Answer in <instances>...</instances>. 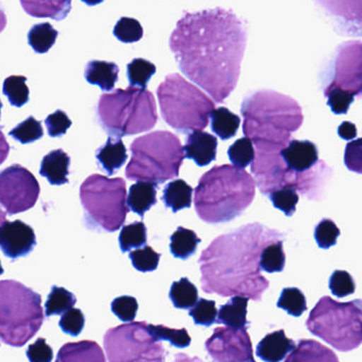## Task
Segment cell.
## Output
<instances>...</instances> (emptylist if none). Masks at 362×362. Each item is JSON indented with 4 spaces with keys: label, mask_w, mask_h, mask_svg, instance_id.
I'll return each instance as SVG.
<instances>
[{
    "label": "cell",
    "mask_w": 362,
    "mask_h": 362,
    "mask_svg": "<svg viewBox=\"0 0 362 362\" xmlns=\"http://www.w3.org/2000/svg\"><path fill=\"white\" fill-rule=\"evenodd\" d=\"M247 37V28L230 10L216 8L184 12L169 47L182 73L219 103L236 88Z\"/></svg>",
    "instance_id": "6da1fadb"
},
{
    "label": "cell",
    "mask_w": 362,
    "mask_h": 362,
    "mask_svg": "<svg viewBox=\"0 0 362 362\" xmlns=\"http://www.w3.org/2000/svg\"><path fill=\"white\" fill-rule=\"evenodd\" d=\"M279 240L284 234L257 222L217 237L198 260L203 291L260 302L270 285L260 272V257L264 247Z\"/></svg>",
    "instance_id": "7a4b0ae2"
},
{
    "label": "cell",
    "mask_w": 362,
    "mask_h": 362,
    "mask_svg": "<svg viewBox=\"0 0 362 362\" xmlns=\"http://www.w3.org/2000/svg\"><path fill=\"white\" fill-rule=\"evenodd\" d=\"M241 114L245 118L243 133L260 153H281L304 118L296 100L272 90L245 97Z\"/></svg>",
    "instance_id": "3957f363"
},
{
    "label": "cell",
    "mask_w": 362,
    "mask_h": 362,
    "mask_svg": "<svg viewBox=\"0 0 362 362\" xmlns=\"http://www.w3.org/2000/svg\"><path fill=\"white\" fill-rule=\"evenodd\" d=\"M251 175L232 165L215 166L201 177L194 190V207L201 220L218 224L239 217L253 202Z\"/></svg>",
    "instance_id": "277c9868"
},
{
    "label": "cell",
    "mask_w": 362,
    "mask_h": 362,
    "mask_svg": "<svg viewBox=\"0 0 362 362\" xmlns=\"http://www.w3.org/2000/svg\"><path fill=\"white\" fill-rule=\"evenodd\" d=\"M97 116L103 130L116 139L147 132L158 118L152 93L133 86L103 95L97 105Z\"/></svg>",
    "instance_id": "5b68a950"
},
{
    "label": "cell",
    "mask_w": 362,
    "mask_h": 362,
    "mask_svg": "<svg viewBox=\"0 0 362 362\" xmlns=\"http://www.w3.org/2000/svg\"><path fill=\"white\" fill-rule=\"evenodd\" d=\"M126 177L136 182H150L156 186L179 177L186 158L179 137L168 131H156L133 141Z\"/></svg>",
    "instance_id": "8992f818"
},
{
    "label": "cell",
    "mask_w": 362,
    "mask_h": 362,
    "mask_svg": "<svg viewBox=\"0 0 362 362\" xmlns=\"http://www.w3.org/2000/svg\"><path fill=\"white\" fill-rule=\"evenodd\" d=\"M156 93L165 122L182 134L204 130L216 110V103L179 74L167 76Z\"/></svg>",
    "instance_id": "52a82bcc"
},
{
    "label": "cell",
    "mask_w": 362,
    "mask_h": 362,
    "mask_svg": "<svg viewBox=\"0 0 362 362\" xmlns=\"http://www.w3.org/2000/svg\"><path fill=\"white\" fill-rule=\"evenodd\" d=\"M44 320L37 292L13 279L0 283V337L5 344L24 346L41 329Z\"/></svg>",
    "instance_id": "ba28073f"
},
{
    "label": "cell",
    "mask_w": 362,
    "mask_h": 362,
    "mask_svg": "<svg viewBox=\"0 0 362 362\" xmlns=\"http://www.w3.org/2000/svg\"><path fill=\"white\" fill-rule=\"evenodd\" d=\"M306 327L334 349L353 351L362 343V300L340 303L323 296L309 313Z\"/></svg>",
    "instance_id": "9c48e42d"
},
{
    "label": "cell",
    "mask_w": 362,
    "mask_h": 362,
    "mask_svg": "<svg viewBox=\"0 0 362 362\" xmlns=\"http://www.w3.org/2000/svg\"><path fill=\"white\" fill-rule=\"evenodd\" d=\"M84 209V223L88 230L113 233L126 221L129 206L126 182L122 177L110 179L90 175L80 187Z\"/></svg>",
    "instance_id": "30bf717a"
},
{
    "label": "cell",
    "mask_w": 362,
    "mask_h": 362,
    "mask_svg": "<svg viewBox=\"0 0 362 362\" xmlns=\"http://www.w3.org/2000/svg\"><path fill=\"white\" fill-rule=\"evenodd\" d=\"M252 173L255 175V182L262 194H269L274 190L284 187H292L302 194H306L309 199H315L322 189V184L332 177V170L322 164V166L315 173H293L290 170L288 175L285 173V163L281 158V153H260L256 152L255 160L252 163Z\"/></svg>",
    "instance_id": "8fae6325"
},
{
    "label": "cell",
    "mask_w": 362,
    "mask_h": 362,
    "mask_svg": "<svg viewBox=\"0 0 362 362\" xmlns=\"http://www.w3.org/2000/svg\"><path fill=\"white\" fill-rule=\"evenodd\" d=\"M147 322L110 328L103 338L109 362H166V349L148 330Z\"/></svg>",
    "instance_id": "7c38bea8"
},
{
    "label": "cell",
    "mask_w": 362,
    "mask_h": 362,
    "mask_svg": "<svg viewBox=\"0 0 362 362\" xmlns=\"http://www.w3.org/2000/svg\"><path fill=\"white\" fill-rule=\"evenodd\" d=\"M40 192L39 182L22 165H12L0 175V203L9 216L33 209Z\"/></svg>",
    "instance_id": "4fadbf2b"
},
{
    "label": "cell",
    "mask_w": 362,
    "mask_h": 362,
    "mask_svg": "<svg viewBox=\"0 0 362 362\" xmlns=\"http://www.w3.org/2000/svg\"><path fill=\"white\" fill-rule=\"evenodd\" d=\"M204 346L213 362H256L247 328H216Z\"/></svg>",
    "instance_id": "5bb4252c"
},
{
    "label": "cell",
    "mask_w": 362,
    "mask_h": 362,
    "mask_svg": "<svg viewBox=\"0 0 362 362\" xmlns=\"http://www.w3.org/2000/svg\"><path fill=\"white\" fill-rule=\"evenodd\" d=\"M362 88V42H347L338 48L334 61V79L325 92L342 88L360 95Z\"/></svg>",
    "instance_id": "9a60e30c"
},
{
    "label": "cell",
    "mask_w": 362,
    "mask_h": 362,
    "mask_svg": "<svg viewBox=\"0 0 362 362\" xmlns=\"http://www.w3.org/2000/svg\"><path fill=\"white\" fill-rule=\"evenodd\" d=\"M37 245L35 230L21 220L3 221L0 228V247L10 259L16 260L28 255Z\"/></svg>",
    "instance_id": "2e32d148"
},
{
    "label": "cell",
    "mask_w": 362,
    "mask_h": 362,
    "mask_svg": "<svg viewBox=\"0 0 362 362\" xmlns=\"http://www.w3.org/2000/svg\"><path fill=\"white\" fill-rule=\"evenodd\" d=\"M281 156L287 168L296 173H308L319 162L317 146L309 141L293 139L281 152Z\"/></svg>",
    "instance_id": "e0dca14e"
},
{
    "label": "cell",
    "mask_w": 362,
    "mask_h": 362,
    "mask_svg": "<svg viewBox=\"0 0 362 362\" xmlns=\"http://www.w3.org/2000/svg\"><path fill=\"white\" fill-rule=\"evenodd\" d=\"M217 146L216 136L204 131H196L186 137L184 150L186 158L194 160L198 166L204 167L216 160Z\"/></svg>",
    "instance_id": "ac0fdd59"
},
{
    "label": "cell",
    "mask_w": 362,
    "mask_h": 362,
    "mask_svg": "<svg viewBox=\"0 0 362 362\" xmlns=\"http://www.w3.org/2000/svg\"><path fill=\"white\" fill-rule=\"evenodd\" d=\"M283 329L267 334L256 347V355L264 362H281L296 347Z\"/></svg>",
    "instance_id": "d6986e66"
},
{
    "label": "cell",
    "mask_w": 362,
    "mask_h": 362,
    "mask_svg": "<svg viewBox=\"0 0 362 362\" xmlns=\"http://www.w3.org/2000/svg\"><path fill=\"white\" fill-rule=\"evenodd\" d=\"M56 362H107V359L98 343L84 340L63 345Z\"/></svg>",
    "instance_id": "ffe728a7"
},
{
    "label": "cell",
    "mask_w": 362,
    "mask_h": 362,
    "mask_svg": "<svg viewBox=\"0 0 362 362\" xmlns=\"http://www.w3.org/2000/svg\"><path fill=\"white\" fill-rule=\"evenodd\" d=\"M284 362H339L338 356L315 340L303 339Z\"/></svg>",
    "instance_id": "44dd1931"
},
{
    "label": "cell",
    "mask_w": 362,
    "mask_h": 362,
    "mask_svg": "<svg viewBox=\"0 0 362 362\" xmlns=\"http://www.w3.org/2000/svg\"><path fill=\"white\" fill-rule=\"evenodd\" d=\"M69 154L62 149L54 150L44 156L40 175L46 177L52 185H64L69 183Z\"/></svg>",
    "instance_id": "7402d4cb"
},
{
    "label": "cell",
    "mask_w": 362,
    "mask_h": 362,
    "mask_svg": "<svg viewBox=\"0 0 362 362\" xmlns=\"http://www.w3.org/2000/svg\"><path fill=\"white\" fill-rule=\"evenodd\" d=\"M96 158L107 175H115L128 160L127 148L122 139L109 137L105 145L97 150Z\"/></svg>",
    "instance_id": "603a6c76"
},
{
    "label": "cell",
    "mask_w": 362,
    "mask_h": 362,
    "mask_svg": "<svg viewBox=\"0 0 362 362\" xmlns=\"http://www.w3.org/2000/svg\"><path fill=\"white\" fill-rule=\"evenodd\" d=\"M119 76V67L113 62L93 60L88 62L84 71L86 81L92 86H97L105 90L111 92L114 90Z\"/></svg>",
    "instance_id": "cb8c5ba5"
},
{
    "label": "cell",
    "mask_w": 362,
    "mask_h": 362,
    "mask_svg": "<svg viewBox=\"0 0 362 362\" xmlns=\"http://www.w3.org/2000/svg\"><path fill=\"white\" fill-rule=\"evenodd\" d=\"M156 187L158 186L156 184L150 182H136L133 184L129 190L128 200H127L130 211L144 218L145 213H147L158 202Z\"/></svg>",
    "instance_id": "d4e9b609"
},
{
    "label": "cell",
    "mask_w": 362,
    "mask_h": 362,
    "mask_svg": "<svg viewBox=\"0 0 362 362\" xmlns=\"http://www.w3.org/2000/svg\"><path fill=\"white\" fill-rule=\"evenodd\" d=\"M247 302L249 298L245 296H233L226 305L220 307L218 313V324H223L230 328H249L247 321Z\"/></svg>",
    "instance_id": "484cf974"
},
{
    "label": "cell",
    "mask_w": 362,
    "mask_h": 362,
    "mask_svg": "<svg viewBox=\"0 0 362 362\" xmlns=\"http://www.w3.org/2000/svg\"><path fill=\"white\" fill-rule=\"evenodd\" d=\"M192 194L194 189L192 186L183 180L177 179L165 186L162 200L165 206L173 209V213H177L181 209L192 206Z\"/></svg>",
    "instance_id": "4316f807"
},
{
    "label": "cell",
    "mask_w": 362,
    "mask_h": 362,
    "mask_svg": "<svg viewBox=\"0 0 362 362\" xmlns=\"http://www.w3.org/2000/svg\"><path fill=\"white\" fill-rule=\"evenodd\" d=\"M211 130L222 141L234 137L241 124L240 117L224 107L216 109L211 113Z\"/></svg>",
    "instance_id": "83f0119b"
},
{
    "label": "cell",
    "mask_w": 362,
    "mask_h": 362,
    "mask_svg": "<svg viewBox=\"0 0 362 362\" xmlns=\"http://www.w3.org/2000/svg\"><path fill=\"white\" fill-rule=\"evenodd\" d=\"M201 239L194 230L179 226L170 237V252L177 259L186 260L196 253Z\"/></svg>",
    "instance_id": "f1b7e54d"
},
{
    "label": "cell",
    "mask_w": 362,
    "mask_h": 362,
    "mask_svg": "<svg viewBox=\"0 0 362 362\" xmlns=\"http://www.w3.org/2000/svg\"><path fill=\"white\" fill-rule=\"evenodd\" d=\"M169 298L175 308L190 310L198 303V289L189 279L182 277L180 281H173Z\"/></svg>",
    "instance_id": "f546056e"
},
{
    "label": "cell",
    "mask_w": 362,
    "mask_h": 362,
    "mask_svg": "<svg viewBox=\"0 0 362 362\" xmlns=\"http://www.w3.org/2000/svg\"><path fill=\"white\" fill-rule=\"evenodd\" d=\"M58 35V31L49 23H42L29 31L28 43L37 54H46L56 43Z\"/></svg>",
    "instance_id": "4dcf8cb0"
},
{
    "label": "cell",
    "mask_w": 362,
    "mask_h": 362,
    "mask_svg": "<svg viewBox=\"0 0 362 362\" xmlns=\"http://www.w3.org/2000/svg\"><path fill=\"white\" fill-rule=\"evenodd\" d=\"M77 298L69 290L58 286H52V291L45 303L46 317L63 315L74 308Z\"/></svg>",
    "instance_id": "1f68e13d"
},
{
    "label": "cell",
    "mask_w": 362,
    "mask_h": 362,
    "mask_svg": "<svg viewBox=\"0 0 362 362\" xmlns=\"http://www.w3.org/2000/svg\"><path fill=\"white\" fill-rule=\"evenodd\" d=\"M25 11L30 16H39V18H54V20H63L66 14L71 11V1H52V3H29V1H21Z\"/></svg>",
    "instance_id": "d6a6232c"
},
{
    "label": "cell",
    "mask_w": 362,
    "mask_h": 362,
    "mask_svg": "<svg viewBox=\"0 0 362 362\" xmlns=\"http://www.w3.org/2000/svg\"><path fill=\"white\" fill-rule=\"evenodd\" d=\"M119 247L122 253L132 249L145 247L147 243V228L144 222H133L124 226L119 234Z\"/></svg>",
    "instance_id": "836d02e7"
},
{
    "label": "cell",
    "mask_w": 362,
    "mask_h": 362,
    "mask_svg": "<svg viewBox=\"0 0 362 362\" xmlns=\"http://www.w3.org/2000/svg\"><path fill=\"white\" fill-rule=\"evenodd\" d=\"M156 71V67L153 63L145 59H134L127 66V75L130 86L147 90L148 82L153 77Z\"/></svg>",
    "instance_id": "e575fe53"
},
{
    "label": "cell",
    "mask_w": 362,
    "mask_h": 362,
    "mask_svg": "<svg viewBox=\"0 0 362 362\" xmlns=\"http://www.w3.org/2000/svg\"><path fill=\"white\" fill-rule=\"evenodd\" d=\"M24 76H10L4 82L3 92L9 99L10 105L22 107L29 101V88Z\"/></svg>",
    "instance_id": "d590c367"
},
{
    "label": "cell",
    "mask_w": 362,
    "mask_h": 362,
    "mask_svg": "<svg viewBox=\"0 0 362 362\" xmlns=\"http://www.w3.org/2000/svg\"><path fill=\"white\" fill-rule=\"evenodd\" d=\"M228 158L233 166L239 169H245L255 160L256 151L254 144L247 137L237 139L228 150Z\"/></svg>",
    "instance_id": "8d00e7d4"
},
{
    "label": "cell",
    "mask_w": 362,
    "mask_h": 362,
    "mask_svg": "<svg viewBox=\"0 0 362 362\" xmlns=\"http://www.w3.org/2000/svg\"><path fill=\"white\" fill-rule=\"evenodd\" d=\"M148 330L154 339L158 341H168L173 346L185 349L192 343V338L185 328L173 329L164 325H148Z\"/></svg>",
    "instance_id": "74e56055"
},
{
    "label": "cell",
    "mask_w": 362,
    "mask_h": 362,
    "mask_svg": "<svg viewBox=\"0 0 362 362\" xmlns=\"http://www.w3.org/2000/svg\"><path fill=\"white\" fill-rule=\"evenodd\" d=\"M283 240L275 241L264 247L260 257V268L268 273L281 272L285 269L286 255Z\"/></svg>",
    "instance_id": "f35d334b"
},
{
    "label": "cell",
    "mask_w": 362,
    "mask_h": 362,
    "mask_svg": "<svg viewBox=\"0 0 362 362\" xmlns=\"http://www.w3.org/2000/svg\"><path fill=\"white\" fill-rule=\"evenodd\" d=\"M277 307L284 309L288 315L300 317L307 310L306 298L298 288H285L279 296Z\"/></svg>",
    "instance_id": "ab89813d"
},
{
    "label": "cell",
    "mask_w": 362,
    "mask_h": 362,
    "mask_svg": "<svg viewBox=\"0 0 362 362\" xmlns=\"http://www.w3.org/2000/svg\"><path fill=\"white\" fill-rule=\"evenodd\" d=\"M9 135L23 145H27L41 139L44 136V130L41 122L30 116L10 131Z\"/></svg>",
    "instance_id": "60d3db41"
},
{
    "label": "cell",
    "mask_w": 362,
    "mask_h": 362,
    "mask_svg": "<svg viewBox=\"0 0 362 362\" xmlns=\"http://www.w3.org/2000/svg\"><path fill=\"white\" fill-rule=\"evenodd\" d=\"M113 33L122 43H136L144 37V29L135 18H122L116 23Z\"/></svg>",
    "instance_id": "b9f144b4"
},
{
    "label": "cell",
    "mask_w": 362,
    "mask_h": 362,
    "mask_svg": "<svg viewBox=\"0 0 362 362\" xmlns=\"http://www.w3.org/2000/svg\"><path fill=\"white\" fill-rule=\"evenodd\" d=\"M218 313L215 300L199 298L198 303L189 310L190 317L196 325L211 327L217 322Z\"/></svg>",
    "instance_id": "7bdbcfd3"
},
{
    "label": "cell",
    "mask_w": 362,
    "mask_h": 362,
    "mask_svg": "<svg viewBox=\"0 0 362 362\" xmlns=\"http://www.w3.org/2000/svg\"><path fill=\"white\" fill-rule=\"evenodd\" d=\"M269 199L274 205L275 209L283 211L287 217H291L296 213L298 194L294 188L284 187L274 190L269 194Z\"/></svg>",
    "instance_id": "ee69618b"
},
{
    "label": "cell",
    "mask_w": 362,
    "mask_h": 362,
    "mask_svg": "<svg viewBox=\"0 0 362 362\" xmlns=\"http://www.w3.org/2000/svg\"><path fill=\"white\" fill-rule=\"evenodd\" d=\"M131 262L133 267L141 272H151L156 270L160 262V254L156 253L151 247L145 245L141 249L130 252Z\"/></svg>",
    "instance_id": "f6af8a7d"
},
{
    "label": "cell",
    "mask_w": 362,
    "mask_h": 362,
    "mask_svg": "<svg viewBox=\"0 0 362 362\" xmlns=\"http://www.w3.org/2000/svg\"><path fill=\"white\" fill-rule=\"evenodd\" d=\"M339 236L340 230L332 220L323 219L315 226V239L321 249L327 250L336 245Z\"/></svg>",
    "instance_id": "bcb514c9"
},
{
    "label": "cell",
    "mask_w": 362,
    "mask_h": 362,
    "mask_svg": "<svg viewBox=\"0 0 362 362\" xmlns=\"http://www.w3.org/2000/svg\"><path fill=\"white\" fill-rule=\"evenodd\" d=\"M111 309L118 319L126 323H132L136 317L139 303L133 296H122L112 302Z\"/></svg>",
    "instance_id": "7dc6e473"
},
{
    "label": "cell",
    "mask_w": 362,
    "mask_h": 362,
    "mask_svg": "<svg viewBox=\"0 0 362 362\" xmlns=\"http://www.w3.org/2000/svg\"><path fill=\"white\" fill-rule=\"evenodd\" d=\"M329 289L337 298H344L355 292V281L346 271L336 270L330 276Z\"/></svg>",
    "instance_id": "c3c4849f"
},
{
    "label": "cell",
    "mask_w": 362,
    "mask_h": 362,
    "mask_svg": "<svg viewBox=\"0 0 362 362\" xmlns=\"http://www.w3.org/2000/svg\"><path fill=\"white\" fill-rule=\"evenodd\" d=\"M325 97L327 98V105L332 109V113L337 115L346 114L355 99V95L353 93L342 88H332L327 90L325 92Z\"/></svg>",
    "instance_id": "681fc988"
},
{
    "label": "cell",
    "mask_w": 362,
    "mask_h": 362,
    "mask_svg": "<svg viewBox=\"0 0 362 362\" xmlns=\"http://www.w3.org/2000/svg\"><path fill=\"white\" fill-rule=\"evenodd\" d=\"M86 324V317L80 309L73 308L65 313L59 322V326L65 334L77 337L81 334Z\"/></svg>",
    "instance_id": "f907efd6"
},
{
    "label": "cell",
    "mask_w": 362,
    "mask_h": 362,
    "mask_svg": "<svg viewBox=\"0 0 362 362\" xmlns=\"http://www.w3.org/2000/svg\"><path fill=\"white\" fill-rule=\"evenodd\" d=\"M344 164L349 170L362 173V137L349 141L345 147Z\"/></svg>",
    "instance_id": "816d5d0a"
},
{
    "label": "cell",
    "mask_w": 362,
    "mask_h": 362,
    "mask_svg": "<svg viewBox=\"0 0 362 362\" xmlns=\"http://www.w3.org/2000/svg\"><path fill=\"white\" fill-rule=\"evenodd\" d=\"M45 124L50 137H61L71 128L73 122L65 112L58 110L46 118Z\"/></svg>",
    "instance_id": "f5cc1de1"
},
{
    "label": "cell",
    "mask_w": 362,
    "mask_h": 362,
    "mask_svg": "<svg viewBox=\"0 0 362 362\" xmlns=\"http://www.w3.org/2000/svg\"><path fill=\"white\" fill-rule=\"evenodd\" d=\"M26 354L30 362H52L54 359V351L44 338H39L29 345Z\"/></svg>",
    "instance_id": "db71d44e"
},
{
    "label": "cell",
    "mask_w": 362,
    "mask_h": 362,
    "mask_svg": "<svg viewBox=\"0 0 362 362\" xmlns=\"http://www.w3.org/2000/svg\"><path fill=\"white\" fill-rule=\"evenodd\" d=\"M339 136L345 141H353L357 136V128L355 124L349 122H344L339 126Z\"/></svg>",
    "instance_id": "11a10c76"
},
{
    "label": "cell",
    "mask_w": 362,
    "mask_h": 362,
    "mask_svg": "<svg viewBox=\"0 0 362 362\" xmlns=\"http://www.w3.org/2000/svg\"><path fill=\"white\" fill-rule=\"evenodd\" d=\"M173 362H205L199 357H190L186 354L179 353L175 356V361Z\"/></svg>",
    "instance_id": "9f6ffc18"
},
{
    "label": "cell",
    "mask_w": 362,
    "mask_h": 362,
    "mask_svg": "<svg viewBox=\"0 0 362 362\" xmlns=\"http://www.w3.org/2000/svg\"><path fill=\"white\" fill-rule=\"evenodd\" d=\"M360 95H362V88H361V93H360Z\"/></svg>",
    "instance_id": "6f0895ef"
}]
</instances>
